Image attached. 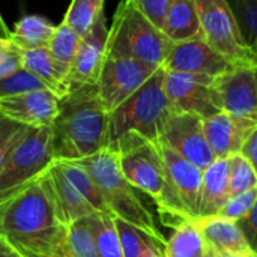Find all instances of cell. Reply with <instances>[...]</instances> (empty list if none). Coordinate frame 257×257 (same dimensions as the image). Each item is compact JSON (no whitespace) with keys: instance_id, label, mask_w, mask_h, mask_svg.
<instances>
[{"instance_id":"obj_1","label":"cell","mask_w":257,"mask_h":257,"mask_svg":"<svg viewBox=\"0 0 257 257\" xmlns=\"http://www.w3.org/2000/svg\"><path fill=\"white\" fill-rule=\"evenodd\" d=\"M0 236L18 254H44L68 247L66 227L38 178L23 190L0 218Z\"/></svg>"},{"instance_id":"obj_2","label":"cell","mask_w":257,"mask_h":257,"mask_svg":"<svg viewBox=\"0 0 257 257\" xmlns=\"http://www.w3.org/2000/svg\"><path fill=\"white\" fill-rule=\"evenodd\" d=\"M51 130L54 160H83L108 148V111L96 84L65 95Z\"/></svg>"},{"instance_id":"obj_3","label":"cell","mask_w":257,"mask_h":257,"mask_svg":"<svg viewBox=\"0 0 257 257\" xmlns=\"http://www.w3.org/2000/svg\"><path fill=\"white\" fill-rule=\"evenodd\" d=\"M111 148L117 154L126 181L155 202L164 220H175L173 227L191 220L169 179L157 143L130 131L119 137Z\"/></svg>"},{"instance_id":"obj_4","label":"cell","mask_w":257,"mask_h":257,"mask_svg":"<svg viewBox=\"0 0 257 257\" xmlns=\"http://www.w3.org/2000/svg\"><path fill=\"white\" fill-rule=\"evenodd\" d=\"M77 161L83 163L93 176L108 212L140 229L164 248L167 239L157 227L154 215L140 200L136 188L123 176L116 151L108 146Z\"/></svg>"},{"instance_id":"obj_5","label":"cell","mask_w":257,"mask_h":257,"mask_svg":"<svg viewBox=\"0 0 257 257\" xmlns=\"http://www.w3.org/2000/svg\"><path fill=\"white\" fill-rule=\"evenodd\" d=\"M172 47L173 42L139 11L133 0L119 3L108 29L107 56L161 68Z\"/></svg>"},{"instance_id":"obj_6","label":"cell","mask_w":257,"mask_h":257,"mask_svg":"<svg viewBox=\"0 0 257 257\" xmlns=\"http://www.w3.org/2000/svg\"><path fill=\"white\" fill-rule=\"evenodd\" d=\"M164 74L166 71L158 68L136 93L108 113V146L130 131L154 143L160 140L169 117L173 114L164 93Z\"/></svg>"},{"instance_id":"obj_7","label":"cell","mask_w":257,"mask_h":257,"mask_svg":"<svg viewBox=\"0 0 257 257\" xmlns=\"http://www.w3.org/2000/svg\"><path fill=\"white\" fill-rule=\"evenodd\" d=\"M54 161L51 126L26 128L0 169V199L20 194Z\"/></svg>"},{"instance_id":"obj_8","label":"cell","mask_w":257,"mask_h":257,"mask_svg":"<svg viewBox=\"0 0 257 257\" xmlns=\"http://www.w3.org/2000/svg\"><path fill=\"white\" fill-rule=\"evenodd\" d=\"M206 42L235 65L257 69L256 59L242 42L236 18L227 0H194Z\"/></svg>"},{"instance_id":"obj_9","label":"cell","mask_w":257,"mask_h":257,"mask_svg":"<svg viewBox=\"0 0 257 257\" xmlns=\"http://www.w3.org/2000/svg\"><path fill=\"white\" fill-rule=\"evenodd\" d=\"M164 93L173 113L196 114L208 119L221 113L214 77L166 71Z\"/></svg>"},{"instance_id":"obj_10","label":"cell","mask_w":257,"mask_h":257,"mask_svg":"<svg viewBox=\"0 0 257 257\" xmlns=\"http://www.w3.org/2000/svg\"><path fill=\"white\" fill-rule=\"evenodd\" d=\"M158 68L133 59L105 56L96 80L98 95L110 113L136 93Z\"/></svg>"},{"instance_id":"obj_11","label":"cell","mask_w":257,"mask_h":257,"mask_svg":"<svg viewBox=\"0 0 257 257\" xmlns=\"http://www.w3.org/2000/svg\"><path fill=\"white\" fill-rule=\"evenodd\" d=\"M256 71L250 65H233L214 78V87L224 113L257 123Z\"/></svg>"},{"instance_id":"obj_12","label":"cell","mask_w":257,"mask_h":257,"mask_svg":"<svg viewBox=\"0 0 257 257\" xmlns=\"http://www.w3.org/2000/svg\"><path fill=\"white\" fill-rule=\"evenodd\" d=\"M158 142L164 143L202 170L208 169L217 160L206 142L203 119L196 114L173 113L169 117Z\"/></svg>"},{"instance_id":"obj_13","label":"cell","mask_w":257,"mask_h":257,"mask_svg":"<svg viewBox=\"0 0 257 257\" xmlns=\"http://www.w3.org/2000/svg\"><path fill=\"white\" fill-rule=\"evenodd\" d=\"M233 65L235 63L212 48L203 35H200L182 42H173L161 68L164 71L209 75L215 78L229 71Z\"/></svg>"},{"instance_id":"obj_14","label":"cell","mask_w":257,"mask_h":257,"mask_svg":"<svg viewBox=\"0 0 257 257\" xmlns=\"http://www.w3.org/2000/svg\"><path fill=\"white\" fill-rule=\"evenodd\" d=\"M107 41L108 29L102 12L92 29L80 39L72 66L65 83L68 93L81 86L96 84L102 63L107 56Z\"/></svg>"},{"instance_id":"obj_15","label":"cell","mask_w":257,"mask_h":257,"mask_svg":"<svg viewBox=\"0 0 257 257\" xmlns=\"http://www.w3.org/2000/svg\"><path fill=\"white\" fill-rule=\"evenodd\" d=\"M60 99L48 89L33 90L0 99V114L29 126H51L59 114Z\"/></svg>"},{"instance_id":"obj_16","label":"cell","mask_w":257,"mask_h":257,"mask_svg":"<svg viewBox=\"0 0 257 257\" xmlns=\"http://www.w3.org/2000/svg\"><path fill=\"white\" fill-rule=\"evenodd\" d=\"M160 154L167 169L169 179L181 199L188 217L191 220L199 218V206H200V194H202V182H203V170L185 160L169 146L161 142H157Z\"/></svg>"},{"instance_id":"obj_17","label":"cell","mask_w":257,"mask_h":257,"mask_svg":"<svg viewBox=\"0 0 257 257\" xmlns=\"http://www.w3.org/2000/svg\"><path fill=\"white\" fill-rule=\"evenodd\" d=\"M39 178L53 202L60 223L65 227H68L77 220H81L96 212L65 176L56 161H53Z\"/></svg>"},{"instance_id":"obj_18","label":"cell","mask_w":257,"mask_h":257,"mask_svg":"<svg viewBox=\"0 0 257 257\" xmlns=\"http://www.w3.org/2000/svg\"><path fill=\"white\" fill-rule=\"evenodd\" d=\"M256 128V122L238 119L224 111L203 119V133L215 158H229L239 154Z\"/></svg>"},{"instance_id":"obj_19","label":"cell","mask_w":257,"mask_h":257,"mask_svg":"<svg viewBox=\"0 0 257 257\" xmlns=\"http://www.w3.org/2000/svg\"><path fill=\"white\" fill-rule=\"evenodd\" d=\"M205 244L217 253L221 254H254L244 238L236 221L212 215L194 220Z\"/></svg>"},{"instance_id":"obj_20","label":"cell","mask_w":257,"mask_h":257,"mask_svg":"<svg viewBox=\"0 0 257 257\" xmlns=\"http://www.w3.org/2000/svg\"><path fill=\"white\" fill-rule=\"evenodd\" d=\"M230 197L229 158H217L203 170L199 218L217 215ZM197 218V220H199Z\"/></svg>"},{"instance_id":"obj_21","label":"cell","mask_w":257,"mask_h":257,"mask_svg":"<svg viewBox=\"0 0 257 257\" xmlns=\"http://www.w3.org/2000/svg\"><path fill=\"white\" fill-rule=\"evenodd\" d=\"M164 35L172 42H182L203 35L194 0H170L164 24Z\"/></svg>"},{"instance_id":"obj_22","label":"cell","mask_w":257,"mask_h":257,"mask_svg":"<svg viewBox=\"0 0 257 257\" xmlns=\"http://www.w3.org/2000/svg\"><path fill=\"white\" fill-rule=\"evenodd\" d=\"M54 30L56 26H53L47 18L39 15H27L15 24L14 32L9 35V41L23 51L48 48Z\"/></svg>"},{"instance_id":"obj_23","label":"cell","mask_w":257,"mask_h":257,"mask_svg":"<svg viewBox=\"0 0 257 257\" xmlns=\"http://www.w3.org/2000/svg\"><path fill=\"white\" fill-rule=\"evenodd\" d=\"M81 36L74 32L69 26H66L65 23H60L54 33L53 38L48 44V53L51 56L54 69L59 75V78L63 81V86L66 89V78L69 74V69L72 66L78 44H80ZM68 95V90H66Z\"/></svg>"},{"instance_id":"obj_24","label":"cell","mask_w":257,"mask_h":257,"mask_svg":"<svg viewBox=\"0 0 257 257\" xmlns=\"http://www.w3.org/2000/svg\"><path fill=\"white\" fill-rule=\"evenodd\" d=\"M206 244L194 220H185L175 226L164 245V257H203Z\"/></svg>"},{"instance_id":"obj_25","label":"cell","mask_w":257,"mask_h":257,"mask_svg":"<svg viewBox=\"0 0 257 257\" xmlns=\"http://www.w3.org/2000/svg\"><path fill=\"white\" fill-rule=\"evenodd\" d=\"M65 176L71 181V184L78 190V193L89 202V205L96 211V212H108L107 205L102 199V194L87 170V167L77 161V160H54Z\"/></svg>"},{"instance_id":"obj_26","label":"cell","mask_w":257,"mask_h":257,"mask_svg":"<svg viewBox=\"0 0 257 257\" xmlns=\"http://www.w3.org/2000/svg\"><path fill=\"white\" fill-rule=\"evenodd\" d=\"M21 53H23V68L27 69L35 77H38L50 92H53L59 99H62L66 95V89L54 69L48 48L26 50V51L21 50Z\"/></svg>"},{"instance_id":"obj_27","label":"cell","mask_w":257,"mask_h":257,"mask_svg":"<svg viewBox=\"0 0 257 257\" xmlns=\"http://www.w3.org/2000/svg\"><path fill=\"white\" fill-rule=\"evenodd\" d=\"M90 224L95 235L98 257H123L113 214L93 212L90 214Z\"/></svg>"},{"instance_id":"obj_28","label":"cell","mask_w":257,"mask_h":257,"mask_svg":"<svg viewBox=\"0 0 257 257\" xmlns=\"http://www.w3.org/2000/svg\"><path fill=\"white\" fill-rule=\"evenodd\" d=\"M244 45L257 62V0H227Z\"/></svg>"},{"instance_id":"obj_29","label":"cell","mask_w":257,"mask_h":257,"mask_svg":"<svg viewBox=\"0 0 257 257\" xmlns=\"http://www.w3.org/2000/svg\"><path fill=\"white\" fill-rule=\"evenodd\" d=\"M102 6L104 0H72L63 23L83 38L102 14Z\"/></svg>"},{"instance_id":"obj_30","label":"cell","mask_w":257,"mask_h":257,"mask_svg":"<svg viewBox=\"0 0 257 257\" xmlns=\"http://www.w3.org/2000/svg\"><path fill=\"white\" fill-rule=\"evenodd\" d=\"M114 224L120 239L123 257H145V254L152 248H161L164 251L161 245H158L151 236H148L145 232L134 227L133 224L122 221L116 217H114Z\"/></svg>"},{"instance_id":"obj_31","label":"cell","mask_w":257,"mask_h":257,"mask_svg":"<svg viewBox=\"0 0 257 257\" xmlns=\"http://www.w3.org/2000/svg\"><path fill=\"white\" fill-rule=\"evenodd\" d=\"M66 242L72 257H98L90 215L77 220L66 227Z\"/></svg>"},{"instance_id":"obj_32","label":"cell","mask_w":257,"mask_h":257,"mask_svg":"<svg viewBox=\"0 0 257 257\" xmlns=\"http://www.w3.org/2000/svg\"><path fill=\"white\" fill-rule=\"evenodd\" d=\"M230 166V197L257 187V175L250 161L239 152L229 157Z\"/></svg>"},{"instance_id":"obj_33","label":"cell","mask_w":257,"mask_h":257,"mask_svg":"<svg viewBox=\"0 0 257 257\" xmlns=\"http://www.w3.org/2000/svg\"><path fill=\"white\" fill-rule=\"evenodd\" d=\"M42 89H47L44 83L24 68L12 75L0 78V99Z\"/></svg>"},{"instance_id":"obj_34","label":"cell","mask_w":257,"mask_h":257,"mask_svg":"<svg viewBox=\"0 0 257 257\" xmlns=\"http://www.w3.org/2000/svg\"><path fill=\"white\" fill-rule=\"evenodd\" d=\"M257 199V187L247 190L238 196L229 197V200L224 203V206L221 208V211L217 214L218 217L232 220V221H238L239 218H242L244 215L248 214V211L253 208L254 202Z\"/></svg>"},{"instance_id":"obj_35","label":"cell","mask_w":257,"mask_h":257,"mask_svg":"<svg viewBox=\"0 0 257 257\" xmlns=\"http://www.w3.org/2000/svg\"><path fill=\"white\" fill-rule=\"evenodd\" d=\"M27 126L20 125L3 114H0V169L5 164L9 152L15 146V143L20 140V137L24 134Z\"/></svg>"},{"instance_id":"obj_36","label":"cell","mask_w":257,"mask_h":257,"mask_svg":"<svg viewBox=\"0 0 257 257\" xmlns=\"http://www.w3.org/2000/svg\"><path fill=\"white\" fill-rule=\"evenodd\" d=\"M139 11L160 30H163L164 18L170 5V0H133Z\"/></svg>"},{"instance_id":"obj_37","label":"cell","mask_w":257,"mask_h":257,"mask_svg":"<svg viewBox=\"0 0 257 257\" xmlns=\"http://www.w3.org/2000/svg\"><path fill=\"white\" fill-rule=\"evenodd\" d=\"M23 69V53L15 45L9 44L0 53V78L15 74Z\"/></svg>"},{"instance_id":"obj_38","label":"cell","mask_w":257,"mask_h":257,"mask_svg":"<svg viewBox=\"0 0 257 257\" xmlns=\"http://www.w3.org/2000/svg\"><path fill=\"white\" fill-rule=\"evenodd\" d=\"M236 224L241 229L244 238L247 239L251 251L257 254V199L253 208L248 211V214L244 215L242 218H239L236 221Z\"/></svg>"},{"instance_id":"obj_39","label":"cell","mask_w":257,"mask_h":257,"mask_svg":"<svg viewBox=\"0 0 257 257\" xmlns=\"http://www.w3.org/2000/svg\"><path fill=\"white\" fill-rule=\"evenodd\" d=\"M241 154L250 161V164L253 166V169H254L257 175V128L245 140V143H244V146L241 149Z\"/></svg>"},{"instance_id":"obj_40","label":"cell","mask_w":257,"mask_h":257,"mask_svg":"<svg viewBox=\"0 0 257 257\" xmlns=\"http://www.w3.org/2000/svg\"><path fill=\"white\" fill-rule=\"evenodd\" d=\"M21 257H72V254L69 253L68 247L60 248V250H54L50 253H44V254H20Z\"/></svg>"},{"instance_id":"obj_41","label":"cell","mask_w":257,"mask_h":257,"mask_svg":"<svg viewBox=\"0 0 257 257\" xmlns=\"http://www.w3.org/2000/svg\"><path fill=\"white\" fill-rule=\"evenodd\" d=\"M0 257H21L15 248H12L2 236H0Z\"/></svg>"},{"instance_id":"obj_42","label":"cell","mask_w":257,"mask_h":257,"mask_svg":"<svg viewBox=\"0 0 257 257\" xmlns=\"http://www.w3.org/2000/svg\"><path fill=\"white\" fill-rule=\"evenodd\" d=\"M18 196V194H17ZM17 196H11V197H6V199H0V218H2V215H3V212H5V209H6V206L17 197Z\"/></svg>"},{"instance_id":"obj_43","label":"cell","mask_w":257,"mask_h":257,"mask_svg":"<svg viewBox=\"0 0 257 257\" xmlns=\"http://www.w3.org/2000/svg\"><path fill=\"white\" fill-rule=\"evenodd\" d=\"M9 35H11V32L8 30V27H6V24L3 23V18H2V15H0V38L9 39Z\"/></svg>"},{"instance_id":"obj_44","label":"cell","mask_w":257,"mask_h":257,"mask_svg":"<svg viewBox=\"0 0 257 257\" xmlns=\"http://www.w3.org/2000/svg\"><path fill=\"white\" fill-rule=\"evenodd\" d=\"M203 257H218V256H217V253H215L214 250H211V248L206 245V248H205V253H203Z\"/></svg>"},{"instance_id":"obj_45","label":"cell","mask_w":257,"mask_h":257,"mask_svg":"<svg viewBox=\"0 0 257 257\" xmlns=\"http://www.w3.org/2000/svg\"><path fill=\"white\" fill-rule=\"evenodd\" d=\"M9 44H11V41H9V39L0 38V53H2V51H3V50H5V48L9 45Z\"/></svg>"},{"instance_id":"obj_46","label":"cell","mask_w":257,"mask_h":257,"mask_svg":"<svg viewBox=\"0 0 257 257\" xmlns=\"http://www.w3.org/2000/svg\"><path fill=\"white\" fill-rule=\"evenodd\" d=\"M218 257H257L256 254H221Z\"/></svg>"},{"instance_id":"obj_47","label":"cell","mask_w":257,"mask_h":257,"mask_svg":"<svg viewBox=\"0 0 257 257\" xmlns=\"http://www.w3.org/2000/svg\"><path fill=\"white\" fill-rule=\"evenodd\" d=\"M256 75H257V71H256Z\"/></svg>"},{"instance_id":"obj_48","label":"cell","mask_w":257,"mask_h":257,"mask_svg":"<svg viewBox=\"0 0 257 257\" xmlns=\"http://www.w3.org/2000/svg\"><path fill=\"white\" fill-rule=\"evenodd\" d=\"M256 256H257V254H256Z\"/></svg>"}]
</instances>
